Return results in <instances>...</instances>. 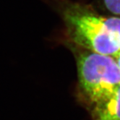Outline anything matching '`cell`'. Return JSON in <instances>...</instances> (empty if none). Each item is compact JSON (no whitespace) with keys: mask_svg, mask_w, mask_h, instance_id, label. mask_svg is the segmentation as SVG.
Wrapping results in <instances>:
<instances>
[{"mask_svg":"<svg viewBox=\"0 0 120 120\" xmlns=\"http://www.w3.org/2000/svg\"><path fill=\"white\" fill-rule=\"evenodd\" d=\"M62 16L68 36L79 46L112 56L120 50V18L101 16L79 3L65 5Z\"/></svg>","mask_w":120,"mask_h":120,"instance_id":"1","label":"cell"},{"mask_svg":"<svg viewBox=\"0 0 120 120\" xmlns=\"http://www.w3.org/2000/svg\"><path fill=\"white\" fill-rule=\"evenodd\" d=\"M80 90L90 109L120 85V70L112 56L85 50L77 58Z\"/></svg>","mask_w":120,"mask_h":120,"instance_id":"2","label":"cell"},{"mask_svg":"<svg viewBox=\"0 0 120 120\" xmlns=\"http://www.w3.org/2000/svg\"><path fill=\"white\" fill-rule=\"evenodd\" d=\"M90 109L93 120H120V85Z\"/></svg>","mask_w":120,"mask_h":120,"instance_id":"3","label":"cell"},{"mask_svg":"<svg viewBox=\"0 0 120 120\" xmlns=\"http://www.w3.org/2000/svg\"><path fill=\"white\" fill-rule=\"evenodd\" d=\"M104 3L109 11L120 15V0H104Z\"/></svg>","mask_w":120,"mask_h":120,"instance_id":"4","label":"cell"},{"mask_svg":"<svg viewBox=\"0 0 120 120\" xmlns=\"http://www.w3.org/2000/svg\"><path fill=\"white\" fill-rule=\"evenodd\" d=\"M113 57L115 59L116 62V63H117V64L119 66V70H120V50L118 51V52L114 56H113Z\"/></svg>","mask_w":120,"mask_h":120,"instance_id":"5","label":"cell"}]
</instances>
